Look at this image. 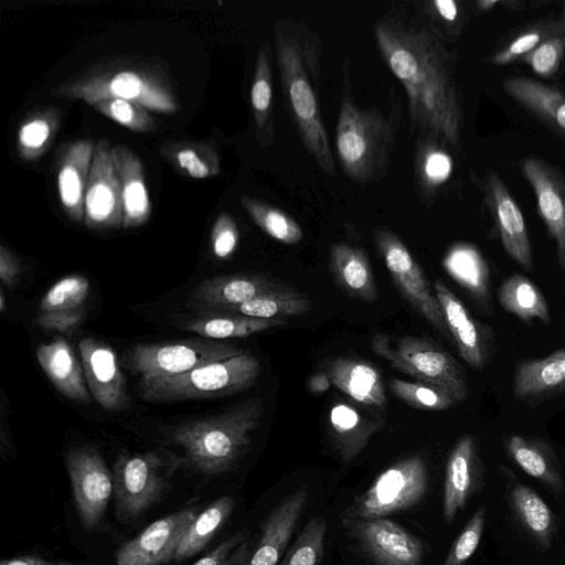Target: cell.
Returning a JSON list of instances; mask_svg holds the SVG:
<instances>
[{"instance_id": "d6a6232c", "label": "cell", "mask_w": 565, "mask_h": 565, "mask_svg": "<svg viewBox=\"0 0 565 565\" xmlns=\"http://www.w3.org/2000/svg\"><path fill=\"white\" fill-rule=\"evenodd\" d=\"M447 145L437 138L418 137L414 154V180L423 205L430 207L452 172Z\"/></svg>"}, {"instance_id": "5b68a950", "label": "cell", "mask_w": 565, "mask_h": 565, "mask_svg": "<svg viewBox=\"0 0 565 565\" xmlns=\"http://www.w3.org/2000/svg\"><path fill=\"white\" fill-rule=\"evenodd\" d=\"M263 413L262 399L249 398L217 415L182 423L169 436L184 450V463L203 475L218 476L238 465Z\"/></svg>"}, {"instance_id": "7dc6e473", "label": "cell", "mask_w": 565, "mask_h": 565, "mask_svg": "<svg viewBox=\"0 0 565 565\" xmlns=\"http://www.w3.org/2000/svg\"><path fill=\"white\" fill-rule=\"evenodd\" d=\"M89 292V281L79 275L56 281L40 302L42 312L73 310L82 307Z\"/></svg>"}, {"instance_id": "d590c367", "label": "cell", "mask_w": 565, "mask_h": 565, "mask_svg": "<svg viewBox=\"0 0 565 565\" xmlns=\"http://www.w3.org/2000/svg\"><path fill=\"white\" fill-rule=\"evenodd\" d=\"M61 125V111L53 107L26 114L17 129L15 149L22 161L40 159L52 145Z\"/></svg>"}, {"instance_id": "11a10c76", "label": "cell", "mask_w": 565, "mask_h": 565, "mask_svg": "<svg viewBox=\"0 0 565 565\" xmlns=\"http://www.w3.org/2000/svg\"><path fill=\"white\" fill-rule=\"evenodd\" d=\"M20 259L4 245H0V279L3 286L13 288L20 278Z\"/></svg>"}, {"instance_id": "ba28073f", "label": "cell", "mask_w": 565, "mask_h": 565, "mask_svg": "<svg viewBox=\"0 0 565 565\" xmlns=\"http://www.w3.org/2000/svg\"><path fill=\"white\" fill-rule=\"evenodd\" d=\"M371 348L394 369L418 382L447 391L458 403L467 398L468 386L462 369L447 351L429 339L377 333L372 338Z\"/></svg>"}, {"instance_id": "4316f807", "label": "cell", "mask_w": 565, "mask_h": 565, "mask_svg": "<svg viewBox=\"0 0 565 565\" xmlns=\"http://www.w3.org/2000/svg\"><path fill=\"white\" fill-rule=\"evenodd\" d=\"M508 505L520 529L542 550H548L557 534V518L532 488L518 480L511 481L508 487Z\"/></svg>"}, {"instance_id": "ab89813d", "label": "cell", "mask_w": 565, "mask_h": 565, "mask_svg": "<svg viewBox=\"0 0 565 565\" xmlns=\"http://www.w3.org/2000/svg\"><path fill=\"white\" fill-rule=\"evenodd\" d=\"M285 324V319H259L239 315L212 313L189 321L185 329L205 339L225 340L245 338Z\"/></svg>"}, {"instance_id": "e0dca14e", "label": "cell", "mask_w": 565, "mask_h": 565, "mask_svg": "<svg viewBox=\"0 0 565 565\" xmlns=\"http://www.w3.org/2000/svg\"><path fill=\"white\" fill-rule=\"evenodd\" d=\"M196 514V508H186L156 520L118 548L116 565H163L174 561Z\"/></svg>"}, {"instance_id": "f1b7e54d", "label": "cell", "mask_w": 565, "mask_h": 565, "mask_svg": "<svg viewBox=\"0 0 565 565\" xmlns=\"http://www.w3.org/2000/svg\"><path fill=\"white\" fill-rule=\"evenodd\" d=\"M508 457L525 473L540 481L554 495L565 493V482L557 456L542 438L510 435L504 439Z\"/></svg>"}, {"instance_id": "680465c9", "label": "cell", "mask_w": 565, "mask_h": 565, "mask_svg": "<svg viewBox=\"0 0 565 565\" xmlns=\"http://www.w3.org/2000/svg\"><path fill=\"white\" fill-rule=\"evenodd\" d=\"M331 381L326 372L313 375L309 381V387L315 393H321L329 388Z\"/></svg>"}, {"instance_id": "484cf974", "label": "cell", "mask_w": 565, "mask_h": 565, "mask_svg": "<svg viewBox=\"0 0 565 565\" xmlns=\"http://www.w3.org/2000/svg\"><path fill=\"white\" fill-rule=\"evenodd\" d=\"M111 157L120 183L122 227H139L149 221L152 210L143 164L138 154L122 143L111 148Z\"/></svg>"}, {"instance_id": "6f0895ef", "label": "cell", "mask_w": 565, "mask_h": 565, "mask_svg": "<svg viewBox=\"0 0 565 565\" xmlns=\"http://www.w3.org/2000/svg\"><path fill=\"white\" fill-rule=\"evenodd\" d=\"M0 565H74L70 562L64 561H47L39 556L33 555H20L10 558H4L0 562Z\"/></svg>"}, {"instance_id": "60d3db41", "label": "cell", "mask_w": 565, "mask_h": 565, "mask_svg": "<svg viewBox=\"0 0 565 565\" xmlns=\"http://www.w3.org/2000/svg\"><path fill=\"white\" fill-rule=\"evenodd\" d=\"M161 154L184 177L207 179L221 172L220 157L209 142L181 140L166 145Z\"/></svg>"}, {"instance_id": "7402d4cb", "label": "cell", "mask_w": 565, "mask_h": 565, "mask_svg": "<svg viewBox=\"0 0 565 565\" xmlns=\"http://www.w3.org/2000/svg\"><path fill=\"white\" fill-rule=\"evenodd\" d=\"M286 284L262 274L217 276L202 281L190 296L188 307L205 315L218 313Z\"/></svg>"}, {"instance_id": "f546056e", "label": "cell", "mask_w": 565, "mask_h": 565, "mask_svg": "<svg viewBox=\"0 0 565 565\" xmlns=\"http://www.w3.org/2000/svg\"><path fill=\"white\" fill-rule=\"evenodd\" d=\"M36 359L62 395L77 403H92L93 397L85 385L83 366L64 339L56 338L41 344L36 349Z\"/></svg>"}, {"instance_id": "7a4b0ae2", "label": "cell", "mask_w": 565, "mask_h": 565, "mask_svg": "<svg viewBox=\"0 0 565 565\" xmlns=\"http://www.w3.org/2000/svg\"><path fill=\"white\" fill-rule=\"evenodd\" d=\"M322 46L308 25L292 20L275 22L274 47L286 109L308 153L333 177L335 162L318 96Z\"/></svg>"}, {"instance_id": "db71d44e", "label": "cell", "mask_w": 565, "mask_h": 565, "mask_svg": "<svg viewBox=\"0 0 565 565\" xmlns=\"http://www.w3.org/2000/svg\"><path fill=\"white\" fill-rule=\"evenodd\" d=\"M82 308L64 311L42 312L36 318V323L45 330H53L71 335L84 320Z\"/></svg>"}, {"instance_id": "5bb4252c", "label": "cell", "mask_w": 565, "mask_h": 565, "mask_svg": "<svg viewBox=\"0 0 565 565\" xmlns=\"http://www.w3.org/2000/svg\"><path fill=\"white\" fill-rule=\"evenodd\" d=\"M478 186L505 253L524 269L533 270L526 223L505 182L495 170L488 168L478 180Z\"/></svg>"}, {"instance_id": "74e56055", "label": "cell", "mask_w": 565, "mask_h": 565, "mask_svg": "<svg viewBox=\"0 0 565 565\" xmlns=\"http://www.w3.org/2000/svg\"><path fill=\"white\" fill-rule=\"evenodd\" d=\"M498 299L502 308L526 323L533 319H539L544 324L551 321L548 305L543 294L521 274H514L501 284Z\"/></svg>"}, {"instance_id": "52a82bcc", "label": "cell", "mask_w": 565, "mask_h": 565, "mask_svg": "<svg viewBox=\"0 0 565 565\" xmlns=\"http://www.w3.org/2000/svg\"><path fill=\"white\" fill-rule=\"evenodd\" d=\"M183 463V457L164 450L121 454L113 471L117 518L132 521L158 503Z\"/></svg>"}, {"instance_id": "83f0119b", "label": "cell", "mask_w": 565, "mask_h": 565, "mask_svg": "<svg viewBox=\"0 0 565 565\" xmlns=\"http://www.w3.org/2000/svg\"><path fill=\"white\" fill-rule=\"evenodd\" d=\"M331 443L343 462L354 460L383 427V418L367 415L347 402L334 403L328 414Z\"/></svg>"}, {"instance_id": "7c38bea8", "label": "cell", "mask_w": 565, "mask_h": 565, "mask_svg": "<svg viewBox=\"0 0 565 565\" xmlns=\"http://www.w3.org/2000/svg\"><path fill=\"white\" fill-rule=\"evenodd\" d=\"M348 539L374 565H422L423 541L403 525L386 518H341Z\"/></svg>"}, {"instance_id": "9f6ffc18", "label": "cell", "mask_w": 565, "mask_h": 565, "mask_svg": "<svg viewBox=\"0 0 565 565\" xmlns=\"http://www.w3.org/2000/svg\"><path fill=\"white\" fill-rule=\"evenodd\" d=\"M472 6L477 13H487L494 9L522 11L527 8V3L523 0H476Z\"/></svg>"}, {"instance_id": "8fae6325", "label": "cell", "mask_w": 565, "mask_h": 565, "mask_svg": "<svg viewBox=\"0 0 565 565\" xmlns=\"http://www.w3.org/2000/svg\"><path fill=\"white\" fill-rule=\"evenodd\" d=\"M374 243L402 297L440 333L448 334L439 301L403 241L390 228L381 226L374 232Z\"/></svg>"}, {"instance_id": "f35d334b", "label": "cell", "mask_w": 565, "mask_h": 565, "mask_svg": "<svg viewBox=\"0 0 565 565\" xmlns=\"http://www.w3.org/2000/svg\"><path fill=\"white\" fill-rule=\"evenodd\" d=\"M234 499L230 495H223L199 512L189 526L174 561L190 558L201 552L225 525L234 511Z\"/></svg>"}, {"instance_id": "ffe728a7", "label": "cell", "mask_w": 565, "mask_h": 565, "mask_svg": "<svg viewBox=\"0 0 565 565\" xmlns=\"http://www.w3.org/2000/svg\"><path fill=\"white\" fill-rule=\"evenodd\" d=\"M308 497L307 487H300L274 507L262 522L259 536L252 544L244 565L279 564L289 548Z\"/></svg>"}, {"instance_id": "836d02e7", "label": "cell", "mask_w": 565, "mask_h": 565, "mask_svg": "<svg viewBox=\"0 0 565 565\" xmlns=\"http://www.w3.org/2000/svg\"><path fill=\"white\" fill-rule=\"evenodd\" d=\"M249 98L256 140L263 148H268L275 141V125L271 50L267 43H263L257 52Z\"/></svg>"}, {"instance_id": "c3c4849f", "label": "cell", "mask_w": 565, "mask_h": 565, "mask_svg": "<svg viewBox=\"0 0 565 565\" xmlns=\"http://www.w3.org/2000/svg\"><path fill=\"white\" fill-rule=\"evenodd\" d=\"M487 523V508L480 505L452 542L440 565H468L477 551Z\"/></svg>"}, {"instance_id": "bcb514c9", "label": "cell", "mask_w": 565, "mask_h": 565, "mask_svg": "<svg viewBox=\"0 0 565 565\" xmlns=\"http://www.w3.org/2000/svg\"><path fill=\"white\" fill-rule=\"evenodd\" d=\"M102 115L136 132H148L156 128L150 110L139 103L121 98H104L89 104Z\"/></svg>"}, {"instance_id": "d6986e66", "label": "cell", "mask_w": 565, "mask_h": 565, "mask_svg": "<svg viewBox=\"0 0 565 565\" xmlns=\"http://www.w3.org/2000/svg\"><path fill=\"white\" fill-rule=\"evenodd\" d=\"M434 290L460 356L470 367L483 370L492 354V330L475 320L461 300L441 280L434 282Z\"/></svg>"}, {"instance_id": "6da1fadb", "label": "cell", "mask_w": 565, "mask_h": 565, "mask_svg": "<svg viewBox=\"0 0 565 565\" xmlns=\"http://www.w3.org/2000/svg\"><path fill=\"white\" fill-rule=\"evenodd\" d=\"M374 39L383 62L403 85L411 131L460 148L465 125L456 60L440 32L398 19L379 20Z\"/></svg>"}, {"instance_id": "44dd1931", "label": "cell", "mask_w": 565, "mask_h": 565, "mask_svg": "<svg viewBox=\"0 0 565 565\" xmlns=\"http://www.w3.org/2000/svg\"><path fill=\"white\" fill-rule=\"evenodd\" d=\"M81 361L89 393L108 412H119L129 404L126 380L113 349L100 341L84 338L78 343Z\"/></svg>"}, {"instance_id": "1f68e13d", "label": "cell", "mask_w": 565, "mask_h": 565, "mask_svg": "<svg viewBox=\"0 0 565 565\" xmlns=\"http://www.w3.org/2000/svg\"><path fill=\"white\" fill-rule=\"evenodd\" d=\"M329 267L338 286L349 296L366 302L377 299L375 277L363 248L347 243L332 245Z\"/></svg>"}, {"instance_id": "8992f818", "label": "cell", "mask_w": 565, "mask_h": 565, "mask_svg": "<svg viewBox=\"0 0 565 565\" xmlns=\"http://www.w3.org/2000/svg\"><path fill=\"white\" fill-rule=\"evenodd\" d=\"M260 371L257 356L245 352L178 376L139 382V393L143 401L151 403L223 397L253 386Z\"/></svg>"}, {"instance_id": "f907efd6", "label": "cell", "mask_w": 565, "mask_h": 565, "mask_svg": "<svg viewBox=\"0 0 565 565\" xmlns=\"http://www.w3.org/2000/svg\"><path fill=\"white\" fill-rule=\"evenodd\" d=\"M564 56V43L562 35H559L544 41L524 55L520 62L529 65L537 76L547 79L558 72Z\"/></svg>"}, {"instance_id": "d4e9b609", "label": "cell", "mask_w": 565, "mask_h": 565, "mask_svg": "<svg viewBox=\"0 0 565 565\" xmlns=\"http://www.w3.org/2000/svg\"><path fill=\"white\" fill-rule=\"evenodd\" d=\"M324 372L338 390L362 407L371 412H381L386 407L382 375L370 361L341 356L328 361Z\"/></svg>"}, {"instance_id": "cb8c5ba5", "label": "cell", "mask_w": 565, "mask_h": 565, "mask_svg": "<svg viewBox=\"0 0 565 565\" xmlns=\"http://www.w3.org/2000/svg\"><path fill=\"white\" fill-rule=\"evenodd\" d=\"M501 87L520 107L565 141V90L521 75L503 78Z\"/></svg>"}, {"instance_id": "e575fe53", "label": "cell", "mask_w": 565, "mask_h": 565, "mask_svg": "<svg viewBox=\"0 0 565 565\" xmlns=\"http://www.w3.org/2000/svg\"><path fill=\"white\" fill-rule=\"evenodd\" d=\"M565 33V20L542 19L526 23L508 35L489 55L488 63L505 66L516 62L544 41Z\"/></svg>"}, {"instance_id": "3957f363", "label": "cell", "mask_w": 565, "mask_h": 565, "mask_svg": "<svg viewBox=\"0 0 565 565\" xmlns=\"http://www.w3.org/2000/svg\"><path fill=\"white\" fill-rule=\"evenodd\" d=\"M51 94L88 105L98 99L121 98L156 113L171 114L180 109L168 74L158 63L141 58L115 57L95 63L54 85Z\"/></svg>"}, {"instance_id": "277c9868", "label": "cell", "mask_w": 565, "mask_h": 565, "mask_svg": "<svg viewBox=\"0 0 565 565\" xmlns=\"http://www.w3.org/2000/svg\"><path fill=\"white\" fill-rule=\"evenodd\" d=\"M350 60L342 68L341 104L335 127V148L344 174L369 184L387 173L398 130L394 111L360 107L352 93Z\"/></svg>"}, {"instance_id": "91938a15", "label": "cell", "mask_w": 565, "mask_h": 565, "mask_svg": "<svg viewBox=\"0 0 565 565\" xmlns=\"http://www.w3.org/2000/svg\"><path fill=\"white\" fill-rule=\"evenodd\" d=\"M0 311L1 312L6 311V299H4V294L2 290L0 292Z\"/></svg>"}, {"instance_id": "4dcf8cb0", "label": "cell", "mask_w": 565, "mask_h": 565, "mask_svg": "<svg viewBox=\"0 0 565 565\" xmlns=\"http://www.w3.org/2000/svg\"><path fill=\"white\" fill-rule=\"evenodd\" d=\"M565 391V348L542 359L525 360L518 365L513 393L522 401H542Z\"/></svg>"}, {"instance_id": "94428289", "label": "cell", "mask_w": 565, "mask_h": 565, "mask_svg": "<svg viewBox=\"0 0 565 565\" xmlns=\"http://www.w3.org/2000/svg\"><path fill=\"white\" fill-rule=\"evenodd\" d=\"M561 18H563V19L565 20V2H564V4H563V13H562V17H561Z\"/></svg>"}, {"instance_id": "2e32d148", "label": "cell", "mask_w": 565, "mask_h": 565, "mask_svg": "<svg viewBox=\"0 0 565 565\" xmlns=\"http://www.w3.org/2000/svg\"><path fill=\"white\" fill-rule=\"evenodd\" d=\"M519 168L533 190L537 214L555 242L558 267L565 270V174L535 156L523 158Z\"/></svg>"}, {"instance_id": "f5cc1de1", "label": "cell", "mask_w": 565, "mask_h": 565, "mask_svg": "<svg viewBox=\"0 0 565 565\" xmlns=\"http://www.w3.org/2000/svg\"><path fill=\"white\" fill-rule=\"evenodd\" d=\"M429 11L446 29L448 35H459L468 20V9L456 0H431Z\"/></svg>"}, {"instance_id": "f6af8a7d", "label": "cell", "mask_w": 565, "mask_h": 565, "mask_svg": "<svg viewBox=\"0 0 565 565\" xmlns=\"http://www.w3.org/2000/svg\"><path fill=\"white\" fill-rule=\"evenodd\" d=\"M390 388L397 398L420 411H444L458 403L447 391L423 382L391 379Z\"/></svg>"}, {"instance_id": "9a60e30c", "label": "cell", "mask_w": 565, "mask_h": 565, "mask_svg": "<svg viewBox=\"0 0 565 565\" xmlns=\"http://www.w3.org/2000/svg\"><path fill=\"white\" fill-rule=\"evenodd\" d=\"M109 140L96 141L84 202V224L93 230L122 227L121 191Z\"/></svg>"}, {"instance_id": "8d00e7d4", "label": "cell", "mask_w": 565, "mask_h": 565, "mask_svg": "<svg viewBox=\"0 0 565 565\" xmlns=\"http://www.w3.org/2000/svg\"><path fill=\"white\" fill-rule=\"evenodd\" d=\"M311 307L312 302L307 295L287 285L281 289L265 292L245 303L224 309L218 313L259 319H284L306 315Z\"/></svg>"}, {"instance_id": "603a6c76", "label": "cell", "mask_w": 565, "mask_h": 565, "mask_svg": "<svg viewBox=\"0 0 565 565\" xmlns=\"http://www.w3.org/2000/svg\"><path fill=\"white\" fill-rule=\"evenodd\" d=\"M96 142L76 139L60 148L56 157V183L61 206L75 223H84L85 192Z\"/></svg>"}, {"instance_id": "681fc988", "label": "cell", "mask_w": 565, "mask_h": 565, "mask_svg": "<svg viewBox=\"0 0 565 565\" xmlns=\"http://www.w3.org/2000/svg\"><path fill=\"white\" fill-rule=\"evenodd\" d=\"M252 547L250 532L236 531L192 565H244Z\"/></svg>"}, {"instance_id": "b9f144b4", "label": "cell", "mask_w": 565, "mask_h": 565, "mask_svg": "<svg viewBox=\"0 0 565 565\" xmlns=\"http://www.w3.org/2000/svg\"><path fill=\"white\" fill-rule=\"evenodd\" d=\"M447 273L475 297L488 296V267L480 253L469 244L454 245L443 260Z\"/></svg>"}, {"instance_id": "ac0fdd59", "label": "cell", "mask_w": 565, "mask_h": 565, "mask_svg": "<svg viewBox=\"0 0 565 565\" xmlns=\"http://www.w3.org/2000/svg\"><path fill=\"white\" fill-rule=\"evenodd\" d=\"M484 486V467L471 435L462 436L450 451L444 478L443 519L451 524L469 500Z\"/></svg>"}, {"instance_id": "ee69618b", "label": "cell", "mask_w": 565, "mask_h": 565, "mask_svg": "<svg viewBox=\"0 0 565 565\" xmlns=\"http://www.w3.org/2000/svg\"><path fill=\"white\" fill-rule=\"evenodd\" d=\"M326 537V520L322 516L310 518L278 565H321Z\"/></svg>"}, {"instance_id": "816d5d0a", "label": "cell", "mask_w": 565, "mask_h": 565, "mask_svg": "<svg viewBox=\"0 0 565 565\" xmlns=\"http://www.w3.org/2000/svg\"><path fill=\"white\" fill-rule=\"evenodd\" d=\"M239 232L234 218L222 212L216 217L211 232V247L218 259L230 258L237 248Z\"/></svg>"}, {"instance_id": "4fadbf2b", "label": "cell", "mask_w": 565, "mask_h": 565, "mask_svg": "<svg viewBox=\"0 0 565 565\" xmlns=\"http://www.w3.org/2000/svg\"><path fill=\"white\" fill-rule=\"evenodd\" d=\"M65 462L81 523L87 531H93L114 495V476L93 445L71 448Z\"/></svg>"}, {"instance_id": "7bdbcfd3", "label": "cell", "mask_w": 565, "mask_h": 565, "mask_svg": "<svg viewBox=\"0 0 565 565\" xmlns=\"http://www.w3.org/2000/svg\"><path fill=\"white\" fill-rule=\"evenodd\" d=\"M241 204L253 222L277 242L295 245L302 239L300 225L282 210L249 195H242Z\"/></svg>"}, {"instance_id": "9c48e42d", "label": "cell", "mask_w": 565, "mask_h": 565, "mask_svg": "<svg viewBox=\"0 0 565 565\" xmlns=\"http://www.w3.org/2000/svg\"><path fill=\"white\" fill-rule=\"evenodd\" d=\"M425 460L407 456L383 470L370 487L356 495L341 518L374 519L408 511L418 505L428 490Z\"/></svg>"}, {"instance_id": "30bf717a", "label": "cell", "mask_w": 565, "mask_h": 565, "mask_svg": "<svg viewBox=\"0 0 565 565\" xmlns=\"http://www.w3.org/2000/svg\"><path fill=\"white\" fill-rule=\"evenodd\" d=\"M246 351L232 343L191 339L171 343H146L131 348L127 363L139 382L178 376L201 365L241 355Z\"/></svg>"}]
</instances>
